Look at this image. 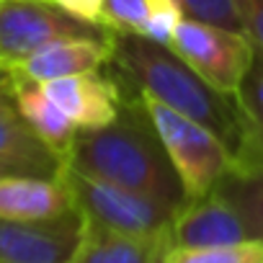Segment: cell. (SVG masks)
I'll return each mask as SVG.
<instances>
[{"label":"cell","instance_id":"1","mask_svg":"<svg viewBox=\"0 0 263 263\" xmlns=\"http://www.w3.org/2000/svg\"><path fill=\"white\" fill-rule=\"evenodd\" d=\"M65 165L83 176L153 196L176 209L189 201L163 140L137 93L124 103L121 114L111 124L80 129L65 155Z\"/></svg>","mask_w":263,"mask_h":263},{"label":"cell","instance_id":"2","mask_svg":"<svg viewBox=\"0 0 263 263\" xmlns=\"http://www.w3.org/2000/svg\"><path fill=\"white\" fill-rule=\"evenodd\" d=\"M111 65L135 93L153 96L209 126L232 153L235 165L245 160L248 121L237 98L212 88L171 47L142 34H116Z\"/></svg>","mask_w":263,"mask_h":263},{"label":"cell","instance_id":"3","mask_svg":"<svg viewBox=\"0 0 263 263\" xmlns=\"http://www.w3.org/2000/svg\"><path fill=\"white\" fill-rule=\"evenodd\" d=\"M163 140V147L183 183L189 199L212 194L219 181L235 168V158L214 132L191 116L165 106L153 96L137 93Z\"/></svg>","mask_w":263,"mask_h":263},{"label":"cell","instance_id":"4","mask_svg":"<svg viewBox=\"0 0 263 263\" xmlns=\"http://www.w3.org/2000/svg\"><path fill=\"white\" fill-rule=\"evenodd\" d=\"M114 36L111 29L72 16L54 0H0V67L8 72L54 42Z\"/></svg>","mask_w":263,"mask_h":263},{"label":"cell","instance_id":"5","mask_svg":"<svg viewBox=\"0 0 263 263\" xmlns=\"http://www.w3.org/2000/svg\"><path fill=\"white\" fill-rule=\"evenodd\" d=\"M60 178L65 181L72 204L83 214V219L129 235H171L173 219L178 214L176 206L137 191L83 176L67 165L62 168Z\"/></svg>","mask_w":263,"mask_h":263},{"label":"cell","instance_id":"6","mask_svg":"<svg viewBox=\"0 0 263 263\" xmlns=\"http://www.w3.org/2000/svg\"><path fill=\"white\" fill-rule=\"evenodd\" d=\"M171 49L189 62L212 88L237 98L245 75L255 60V47L242 31L222 29L214 24H204L183 16Z\"/></svg>","mask_w":263,"mask_h":263},{"label":"cell","instance_id":"7","mask_svg":"<svg viewBox=\"0 0 263 263\" xmlns=\"http://www.w3.org/2000/svg\"><path fill=\"white\" fill-rule=\"evenodd\" d=\"M83 224L78 209L57 219L0 217V263H70L80 245Z\"/></svg>","mask_w":263,"mask_h":263},{"label":"cell","instance_id":"8","mask_svg":"<svg viewBox=\"0 0 263 263\" xmlns=\"http://www.w3.org/2000/svg\"><path fill=\"white\" fill-rule=\"evenodd\" d=\"M39 85L78 129H98L111 124L129 101V96L121 93L119 80L103 75L101 70L47 80Z\"/></svg>","mask_w":263,"mask_h":263},{"label":"cell","instance_id":"9","mask_svg":"<svg viewBox=\"0 0 263 263\" xmlns=\"http://www.w3.org/2000/svg\"><path fill=\"white\" fill-rule=\"evenodd\" d=\"M255 240L242 214L219 194L212 191L201 199H189L171 227L173 248H212L237 245Z\"/></svg>","mask_w":263,"mask_h":263},{"label":"cell","instance_id":"10","mask_svg":"<svg viewBox=\"0 0 263 263\" xmlns=\"http://www.w3.org/2000/svg\"><path fill=\"white\" fill-rule=\"evenodd\" d=\"M0 165L16 173L44 178H57L65 168L62 158L52 147H47L24 121L16 106L13 80L11 85L0 88Z\"/></svg>","mask_w":263,"mask_h":263},{"label":"cell","instance_id":"11","mask_svg":"<svg viewBox=\"0 0 263 263\" xmlns=\"http://www.w3.org/2000/svg\"><path fill=\"white\" fill-rule=\"evenodd\" d=\"M114 39L111 42H103V39L54 42L39 49L36 54H31L26 62H21L11 72V78L29 80V83H47V80H60V78H72V75L101 70L103 65H111Z\"/></svg>","mask_w":263,"mask_h":263},{"label":"cell","instance_id":"12","mask_svg":"<svg viewBox=\"0 0 263 263\" xmlns=\"http://www.w3.org/2000/svg\"><path fill=\"white\" fill-rule=\"evenodd\" d=\"M75 212L65 181L13 173L0 178V217L6 219H57Z\"/></svg>","mask_w":263,"mask_h":263},{"label":"cell","instance_id":"13","mask_svg":"<svg viewBox=\"0 0 263 263\" xmlns=\"http://www.w3.org/2000/svg\"><path fill=\"white\" fill-rule=\"evenodd\" d=\"M83 222V237L70 263H163L171 250V235H129Z\"/></svg>","mask_w":263,"mask_h":263},{"label":"cell","instance_id":"14","mask_svg":"<svg viewBox=\"0 0 263 263\" xmlns=\"http://www.w3.org/2000/svg\"><path fill=\"white\" fill-rule=\"evenodd\" d=\"M13 80V96H16V106L24 116V121L31 126L34 135L47 145L52 147L62 163H65V155L78 135V126L62 114V108L44 93V88L39 83H29V80Z\"/></svg>","mask_w":263,"mask_h":263},{"label":"cell","instance_id":"15","mask_svg":"<svg viewBox=\"0 0 263 263\" xmlns=\"http://www.w3.org/2000/svg\"><path fill=\"white\" fill-rule=\"evenodd\" d=\"M214 191H219L242 214L253 237L263 240V165L232 168Z\"/></svg>","mask_w":263,"mask_h":263},{"label":"cell","instance_id":"16","mask_svg":"<svg viewBox=\"0 0 263 263\" xmlns=\"http://www.w3.org/2000/svg\"><path fill=\"white\" fill-rule=\"evenodd\" d=\"M237 103L248 121V155L235 168H255L263 165V57L255 54L250 72L242 80L237 93Z\"/></svg>","mask_w":263,"mask_h":263},{"label":"cell","instance_id":"17","mask_svg":"<svg viewBox=\"0 0 263 263\" xmlns=\"http://www.w3.org/2000/svg\"><path fill=\"white\" fill-rule=\"evenodd\" d=\"M163 263H263V240L212 248H173Z\"/></svg>","mask_w":263,"mask_h":263},{"label":"cell","instance_id":"18","mask_svg":"<svg viewBox=\"0 0 263 263\" xmlns=\"http://www.w3.org/2000/svg\"><path fill=\"white\" fill-rule=\"evenodd\" d=\"M150 0H103V26L114 34H142Z\"/></svg>","mask_w":263,"mask_h":263},{"label":"cell","instance_id":"19","mask_svg":"<svg viewBox=\"0 0 263 263\" xmlns=\"http://www.w3.org/2000/svg\"><path fill=\"white\" fill-rule=\"evenodd\" d=\"M178 6L183 8L189 18L232 29V31H242V21H240L235 0H178Z\"/></svg>","mask_w":263,"mask_h":263},{"label":"cell","instance_id":"20","mask_svg":"<svg viewBox=\"0 0 263 263\" xmlns=\"http://www.w3.org/2000/svg\"><path fill=\"white\" fill-rule=\"evenodd\" d=\"M183 8L178 6V0H150L147 8V26H145V36L171 47L173 34L183 18Z\"/></svg>","mask_w":263,"mask_h":263},{"label":"cell","instance_id":"21","mask_svg":"<svg viewBox=\"0 0 263 263\" xmlns=\"http://www.w3.org/2000/svg\"><path fill=\"white\" fill-rule=\"evenodd\" d=\"M242 31L253 42L255 52L263 57V0H235Z\"/></svg>","mask_w":263,"mask_h":263},{"label":"cell","instance_id":"22","mask_svg":"<svg viewBox=\"0 0 263 263\" xmlns=\"http://www.w3.org/2000/svg\"><path fill=\"white\" fill-rule=\"evenodd\" d=\"M54 3L83 21L103 26V0H54Z\"/></svg>","mask_w":263,"mask_h":263},{"label":"cell","instance_id":"23","mask_svg":"<svg viewBox=\"0 0 263 263\" xmlns=\"http://www.w3.org/2000/svg\"><path fill=\"white\" fill-rule=\"evenodd\" d=\"M3 85H11V72L0 67V88H3Z\"/></svg>","mask_w":263,"mask_h":263},{"label":"cell","instance_id":"24","mask_svg":"<svg viewBox=\"0 0 263 263\" xmlns=\"http://www.w3.org/2000/svg\"><path fill=\"white\" fill-rule=\"evenodd\" d=\"M16 171H11V168H6V165H0V178H3V176H13Z\"/></svg>","mask_w":263,"mask_h":263}]
</instances>
